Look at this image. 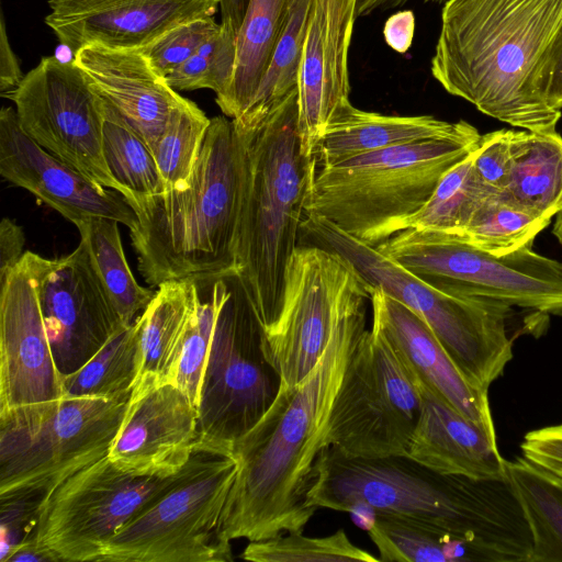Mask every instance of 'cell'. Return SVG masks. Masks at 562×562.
Returning <instances> with one entry per match:
<instances>
[{
  "label": "cell",
  "instance_id": "1",
  "mask_svg": "<svg viewBox=\"0 0 562 562\" xmlns=\"http://www.w3.org/2000/svg\"><path fill=\"white\" fill-rule=\"evenodd\" d=\"M367 302L341 319L312 371L294 386L281 384L268 411L234 443L238 472L221 521L227 540L302 532L315 515L306 507V494L314 463L328 446L347 366L368 330Z\"/></svg>",
  "mask_w": 562,
  "mask_h": 562
},
{
  "label": "cell",
  "instance_id": "2",
  "mask_svg": "<svg viewBox=\"0 0 562 562\" xmlns=\"http://www.w3.org/2000/svg\"><path fill=\"white\" fill-rule=\"evenodd\" d=\"M562 46V0H448L430 59L434 79L480 112L555 132L544 86Z\"/></svg>",
  "mask_w": 562,
  "mask_h": 562
},
{
  "label": "cell",
  "instance_id": "3",
  "mask_svg": "<svg viewBox=\"0 0 562 562\" xmlns=\"http://www.w3.org/2000/svg\"><path fill=\"white\" fill-rule=\"evenodd\" d=\"M306 507L416 521L464 542L473 560L512 561L527 535L507 480L445 475L408 456L349 458L331 446L314 463Z\"/></svg>",
  "mask_w": 562,
  "mask_h": 562
},
{
  "label": "cell",
  "instance_id": "4",
  "mask_svg": "<svg viewBox=\"0 0 562 562\" xmlns=\"http://www.w3.org/2000/svg\"><path fill=\"white\" fill-rule=\"evenodd\" d=\"M244 172L239 132L215 116L184 186L125 199L137 216L130 236L147 284L236 271Z\"/></svg>",
  "mask_w": 562,
  "mask_h": 562
},
{
  "label": "cell",
  "instance_id": "5",
  "mask_svg": "<svg viewBox=\"0 0 562 562\" xmlns=\"http://www.w3.org/2000/svg\"><path fill=\"white\" fill-rule=\"evenodd\" d=\"M297 115L295 89L257 125L234 124L245 153L236 272L262 330L271 326L281 307L315 171L313 157L305 156L301 147Z\"/></svg>",
  "mask_w": 562,
  "mask_h": 562
},
{
  "label": "cell",
  "instance_id": "6",
  "mask_svg": "<svg viewBox=\"0 0 562 562\" xmlns=\"http://www.w3.org/2000/svg\"><path fill=\"white\" fill-rule=\"evenodd\" d=\"M472 124L441 138L387 147L315 169L305 214L373 247L406 229L440 179L479 145Z\"/></svg>",
  "mask_w": 562,
  "mask_h": 562
},
{
  "label": "cell",
  "instance_id": "7",
  "mask_svg": "<svg viewBox=\"0 0 562 562\" xmlns=\"http://www.w3.org/2000/svg\"><path fill=\"white\" fill-rule=\"evenodd\" d=\"M301 233L347 258L371 286L402 302L430 327L457 368L475 386L488 390L513 359L508 305L440 291L376 247L305 214ZM317 244V245H318Z\"/></svg>",
  "mask_w": 562,
  "mask_h": 562
},
{
  "label": "cell",
  "instance_id": "8",
  "mask_svg": "<svg viewBox=\"0 0 562 562\" xmlns=\"http://www.w3.org/2000/svg\"><path fill=\"white\" fill-rule=\"evenodd\" d=\"M238 472L233 449L198 440L172 484L120 529L99 562H228L222 514Z\"/></svg>",
  "mask_w": 562,
  "mask_h": 562
},
{
  "label": "cell",
  "instance_id": "9",
  "mask_svg": "<svg viewBox=\"0 0 562 562\" xmlns=\"http://www.w3.org/2000/svg\"><path fill=\"white\" fill-rule=\"evenodd\" d=\"M130 394L64 395L0 412V496L21 491L47 494L106 457Z\"/></svg>",
  "mask_w": 562,
  "mask_h": 562
},
{
  "label": "cell",
  "instance_id": "10",
  "mask_svg": "<svg viewBox=\"0 0 562 562\" xmlns=\"http://www.w3.org/2000/svg\"><path fill=\"white\" fill-rule=\"evenodd\" d=\"M376 248L446 293L562 315V262L531 246L495 256L457 235L407 228Z\"/></svg>",
  "mask_w": 562,
  "mask_h": 562
},
{
  "label": "cell",
  "instance_id": "11",
  "mask_svg": "<svg viewBox=\"0 0 562 562\" xmlns=\"http://www.w3.org/2000/svg\"><path fill=\"white\" fill-rule=\"evenodd\" d=\"M258 324L236 271L220 274L217 314L199 401V438L227 446L250 430L281 380L261 348Z\"/></svg>",
  "mask_w": 562,
  "mask_h": 562
},
{
  "label": "cell",
  "instance_id": "12",
  "mask_svg": "<svg viewBox=\"0 0 562 562\" xmlns=\"http://www.w3.org/2000/svg\"><path fill=\"white\" fill-rule=\"evenodd\" d=\"M366 301L369 284L347 258L317 244L299 245L288 266L279 314L261 333L263 355L281 384H299L341 319Z\"/></svg>",
  "mask_w": 562,
  "mask_h": 562
},
{
  "label": "cell",
  "instance_id": "13",
  "mask_svg": "<svg viewBox=\"0 0 562 562\" xmlns=\"http://www.w3.org/2000/svg\"><path fill=\"white\" fill-rule=\"evenodd\" d=\"M422 411L416 378L372 325L347 366L328 446L349 458L407 456Z\"/></svg>",
  "mask_w": 562,
  "mask_h": 562
},
{
  "label": "cell",
  "instance_id": "14",
  "mask_svg": "<svg viewBox=\"0 0 562 562\" xmlns=\"http://www.w3.org/2000/svg\"><path fill=\"white\" fill-rule=\"evenodd\" d=\"M117 468L108 456L44 495L34 539L58 561H100L113 536L146 510L173 482Z\"/></svg>",
  "mask_w": 562,
  "mask_h": 562
},
{
  "label": "cell",
  "instance_id": "15",
  "mask_svg": "<svg viewBox=\"0 0 562 562\" xmlns=\"http://www.w3.org/2000/svg\"><path fill=\"white\" fill-rule=\"evenodd\" d=\"M1 97L14 103L22 131L40 146L125 195L104 159L101 99L72 60L42 57L15 89Z\"/></svg>",
  "mask_w": 562,
  "mask_h": 562
},
{
  "label": "cell",
  "instance_id": "16",
  "mask_svg": "<svg viewBox=\"0 0 562 562\" xmlns=\"http://www.w3.org/2000/svg\"><path fill=\"white\" fill-rule=\"evenodd\" d=\"M40 257L25 251L0 282V412L64 396L38 299Z\"/></svg>",
  "mask_w": 562,
  "mask_h": 562
},
{
  "label": "cell",
  "instance_id": "17",
  "mask_svg": "<svg viewBox=\"0 0 562 562\" xmlns=\"http://www.w3.org/2000/svg\"><path fill=\"white\" fill-rule=\"evenodd\" d=\"M41 310L63 378L81 368L123 326L105 297L79 243L58 259L40 257Z\"/></svg>",
  "mask_w": 562,
  "mask_h": 562
},
{
  "label": "cell",
  "instance_id": "18",
  "mask_svg": "<svg viewBox=\"0 0 562 562\" xmlns=\"http://www.w3.org/2000/svg\"><path fill=\"white\" fill-rule=\"evenodd\" d=\"M199 440V411L168 381L135 382L108 458L140 475H171L189 460Z\"/></svg>",
  "mask_w": 562,
  "mask_h": 562
},
{
  "label": "cell",
  "instance_id": "19",
  "mask_svg": "<svg viewBox=\"0 0 562 562\" xmlns=\"http://www.w3.org/2000/svg\"><path fill=\"white\" fill-rule=\"evenodd\" d=\"M0 173L76 226L93 216L115 220L128 229L137 224L134 210L121 193L94 182L40 146L22 131L12 106L0 111Z\"/></svg>",
  "mask_w": 562,
  "mask_h": 562
},
{
  "label": "cell",
  "instance_id": "20",
  "mask_svg": "<svg viewBox=\"0 0 562 562\" xmlns=\"http://www.w3.org/2000/svg\"><path fill=\"white\" fill-rule=\"evenodd\" d=\"M357 0H311L297 82V132L305 156L349 103L348 54Z\"/></svg>",
  "mask_w": 562,
  "mask_h": 562
},
{
  "label": "cell",
  "instance_id": "21",
  "mask_svg": "<svg viewBox=\"0 0 562 562\" xmlns=\"http://www.w3.org/2000/svg\"><path fill=\"white\" fill-rule=\"evenodd\" d=\"M45 24L75 54L89 44L142 48L182 23L214 16L220 0H48Z\"/></svg>",
  "mask_w": 562,
  "mask_h": 562
},
{
  "label": "cell",
  "instance_id": "22",
  "mask_svg": "<svg viewBox=\"0 0 562 562\" xmlns=\"http://www.w3.org/2000/svg\"><path fill=\"white\" fill-rule=\"evenodd\" d=\"M72 55L93 92L121 114L153 154L171 112L186 98L140 48L94 43Z\"/></svg>",
  "mask_w": 562,
  "mask_h": 562
},
{
  "label": "cell",
  "instance_id": "23",
  "mask_svg": "<svg viewBox=\"0 0 562 562\" xmlns=\"http://www.w3.org/2000/svg\"><path fill=\"white\" fill-rule=\"evenodd\" d=\"M369 292L372 325L413 375L460 414L496 436L488 391L464 376L422 317L379 288L369 285Z\"/></svg>",
  "mask_w": 562,
  "mask_h": 562
},
{
  "label": "cell",
  "instance_id": "24",
  "mask_svg": "<svg viewBox=\"0 0 562 562\" xmlns=\"http://www.w3.org/2000/svg\"><path fill=\"white\" fill-rule=\"evenodd\" d=\"M417 380V379H416ZM422 411L408 457L445 475L506 480L496 436L470 420L417 380Z\"/></svg>",
  "mask_w": 562,
  "mask_h": 562
},
{
  "label": "cell",
  "instance_id": "25",
  "mask_svg": "<svg viewBox=\"0 0 562 562\" xmlns=\"http://www.w3.org/2000/svg\"><path fill=\"white\" fill-rule=\"evenodd\" d=\"M471 124L432 115H385L355 108L350 102L336 112L314 151L315 169L325 168L387 147L449 137Z\"/></svg>",
  "mask_w": 562,
  "mask_h": 562
},
{
  "label": "cell",
  "instance_id": "26",
  "mask_svg": "<svg viewBox=\"0 0 562 562\" xmlns=\"http://www.w3.org/2000/svg\"><path fill=\"white\" fill-rule=\"evenodd\" d=\"M510 171L504 192L526 209L552 218L562 211V136L510 130Z\"/></svg>",
  "mask_w": 562,
  "mask_h": 562
},
{
  "label": "cell",
  "instance_id": "27",
  "mask_svg": "<svg viewBox=\"0 0 562 562\" xmlns=\"http://www.w3.org/2000/svg\"><path fill=\"white\" fill-rule=\"evenodd\" d=\"M294 0H249L237 34L236 68L226 97L217 102L225 116L248 109L282 34Z\"/></svg>",
  "mask_w": 562,
  "mask_h": 562
},
{
  "label": "cell",
  "instance_id": "28",
  "mask_svg": "<svg viewBox=\"0 0 562 562\" xmlns=\"http://www.w3.org/2000/svg\"><path fill=\"white\" fill-rule=\"evenodd\" d=\"M90 266L123 326L132 325L148 306L155 291L136 281L124 254L119 222L89 217L76 226Z\"/></svg>",
  "mask_w": 562,
  "mask_h": 562
},
{
  "label": "cell",
  "instance_id": "29",
  "mask_svg": "<svg viewBox=\"0 0 562 562\" xmlns=\"http://www.w3.org/2000/svg\"><path fill=\"white\" fill-rule=\"evenodd\" d=\"M193 303L194 285L191 279L167 281L158 286L148 306L136 318L139 339L136 381L143 376L166 381L175 363Z\"/></svg>",
  "mask_w": 562,
  "mask_h": 562
},
{
  "label": "cell",
  "instance_id": "30",
  "mask_svg": "<svg viewBox=\"0 0 562 562\" xmlns=\"http://www.w3.org/2000/svg\"><path fill=\"white\" fill-rule=\"evenodd\" d=\"M506 479L530 530L531 562H562V479L522 456L507 460Z\"/></svg>",
  "mask_w": 562,
  "mask_h": 562
},
{
  "label": "cell",
  "instance_id": "31",
  "mask_svg": "<svg viewBox=\"0 0 562 562\" xmlns=\"http://www.w3.org/2000/svg\"><path fill=\"white\" fill-rule=\"evenodd\" d=\"M310 8L311 0L293 1L282 34L248 109L240 117L232 120L235 125H257L297 89Z\"/></svg>",
  "mask_w": 562,
  "mask_h": 562
},
{
  "label": "cell",
  "instance_id": "32",
  "mask_svg": "<svg viewBox=\"0 0 562 562\" xmlns=\"http://www.w3.org/2000/svg\"><path fill=\"white\" fill-rule=\"evenodd\" d=\"M139 369L138 324L115 331L76 372L64 378L65 396L114 397L132 391Z\"/></svg>",
  "mask_w": 562,
  "mask_h": 562
},
{
  "label": "cell",
  "instance_id": "33",
  "mask_svg": "<svg viewBox=\"0 0 562 562\" xmlns=\"http://www.w3.org/2000/svg\"><path fill=\"white\" fill-rule=\"evenodd\" d=\"M191 280L194 285V303L175 363L166 381L182 390L199 408L218 307L220 274L202 276Z\"/></svg>",
  "mask_w": 562,
  "mask_h": 562
},
{
  "label": "cell",
  "instance_id": "34",
  "mask_svg": "<svg viewBox=\"0 0 562 562\" xmlns=\"http://www.w3.org/2000/svg\"><path fill=\"white\" fill-rule=\"evenodd\" d=\"M101 112L104 159L113 178L125 190L124 198L164 192L166 188L148 146L121 114L102 99Z\"/></svg>",
  "mask_w": 562,
  "mask_h": 562
},
{
  "label": "cell",
  "instance_id": "35",
  "mask_svg": "<svg viewBox=\"0 0 562 562\" xmlns=\"http://www.w3.org/2000/svg\"><path fill=\"white\" fill-rule=\"evenodd\" d=\"M474 150L440 179L427 203L408 221L406 229H431L457 236L462 234L485 200L496 194L475 175Z\"/></svg>",
  "mask_w": 562,
  "mask_h": 562
},
{
  "label": "cell",
  "instance_id": "36",
  "mask_svg": "<svg viewBox=\"0 0 562 562\" xmlns=\"http://www.w3.org/2000/svg\"><path fill=\"white\" fill-rule=\"evenodd\" d=\"M550 222L499 192L485 200L459 237L488 254L505 256L531 246Z\"/></svg>",
  "mask_w": 562,
  "mask_h": 562
},
{
  "label": "cell",
  "instance_id": "37",
  "mask_svg": "<svg viewBox=\"0 0 562 562\" xmlns=\"http://www.w3.org/2000/svg\"><path fill=\"white\" fill-rule=\"evenodd\" d=\"M368 532L383 562L473 561L464 542L408 519L375 515Z\"/></svg>",
  "mask_w": 562,
  "mask_h": 562
},
{
  "label": "cell",
  "instance_id": "38",
  "mask_svg": "<svg viewBox=\"0 0 562 562\" xmlns=\"http://www.w3.org/2000/svg\"><path fill=\"white\" fill-rule=\"evenodd\" d=\"M210 123L211 119L187 98L171 112L153 153L166 190L188 182Z\"/></svg>",
  "mask_w": 562,
  "mask_h": 562
},
{
  "label": "cell",
  "instance_id": "39",
  "mask_svg": "<svg viewBox=\"0 0 562 562\" xmlns=\"http://www.w3.org/2000/svg\"><path fill=\"white\" fill-rule=\"evenodd\" d=\"M254 562H378L368 551L351 542L344 529L325 537H306L302 532L249 541L240 554Z\"/></svg>",
  "mask_w": 562,
  "mask_h": 562
},
{
  "label": "cell",
  "instance_id": "40",
  "mask_svg": "<svg viewBox=\"0 0 562 562\" xmlns=\"http://www.w3.org/2000/svg\"><path fill=\"white\" fill-rule=\"evenodd\" d=\"M237 34L223 26L182 65L166 77L176 91L210 89L222 101L234 79Z\"/></svg>",
  "mask_w": 562,
  "mask_h": 562
},
{
  "label": "cell",
  "instance_id": "41",
  "mask_svg": "<svg viewBox=\"0 0 562 562\" xmlns=\"http://www.w3.org/2000/svg\"><path fill=\"white\" fill-rule=\"evenodd\" d=\"M220 29L214 16L195 19L168 30L140 49L166 78Z\"/></svg>",
  "mask_w": 562,
  "mask_h": 562
},
{
  "label": "cell",
  "instance_id": "42",
  "mask_svg": "<svg viewBox=\"0 0 562 562\" xmlns=\"http://www.w3.org/2000/svg\"><path fill=\"white\" fill-rule=\"evenodd\" d=\"M45 493L21 491L0 496V560L5 562L10 553L25 540L34 537L38 510Z\"/></svg>",
  "mask_w": 562,
  "mask_h": 562
},
{
  "label": "cell",
  "instance_id": "43",
  "mask_svg": "<svg viewBox=\"0 0 562 562\" xmlns=\"http://www.w3.org/2000/svg\"><path fill=\"white\" fill-rule=\"evenodd\" d=\"M510 161V130H498L481 136L473 153V169L479 180L490 191H504L509 177Z\"/></svg>",
  "mask_w": 562,
  "mask_h": 562
},
{
  "label": "cell",
  "instance_id": "44",
  "mask_svg": "<svg viewBox=\"0 0 562 562\" xmlns=\"http://www.w3.org/2000/svg\"><path fill=\"white\" fill-rule=\"evenodd\" d=\"M519 447L526 460L562 479V423L528 431Z\"/></svg>",
  "mask_w": 562,
  "mask_h": 562
},
{
  "label": "cell",
  "instance_id": "45",
  "mask_svg": "<svg viewBox=\"0 0 562 562\" xmlns=\"http://www.w3.org/2000/svg\"><path fill=\"white\" fill-rule=\"evenodd\" d=\"M25 236L12 220L3 217L0 223V282L16 267L24 255Z\"/></svg>",
  "mask_w": 562,
  "mask_h": 562
},
{
  "label": "cell",
  "instance_id": "46",
  "mask_svg": "<svg viewBox=\"0 0 562 562\" xmlns=\"http://www.w3.org/2000/svg\"><path fill=\"white\" fill-rule=\"evenodd\" d=\"M20 60L13 50L3 12L0 18V93L1 95L15 89L24 78Z\"/></svg>",
  "mask_w": 562,
  "mask_h": 562
},
{
  "label": "cell",
  "instance_id": "47",
  "mask_svg": "<svg viewBox=\"0 0 562 562\" xmlns=\"http://www.w3.org/2000/svg\"><path fill=\"white\" fill-rule=\"evenodd\" d=\"M415 22V15L409 10L392 14L386 20L383 29L386 44L400 54L406 53L414 38Z\"/></svg>",
  "mask_w": 562,
  "mask_h": 562
},
{
  "label": "cell",
  "instance_id": "48",
  "mask_svg": "<svg viewBox=\"0 0 562 562\" xmlns=\"http://www.w3.org/2000/svg\"><path fill=\"white\" fill-rule=\"evenodd\" d=\"M544 99L550 108L562 110V46L550 68L544 86Z\"/></svg>",
  "mask_w": 562,
  "mask_h": 562
},
{
  "label": "cell",
  "instance_id": "49",
  "mask_svg": "<svg viewBox=\"0 0 562 562\" xmlns=\"http://www.w3.org/2000/svg\"><path fill=\"white\" fill-rule=\"evenodd\" d=\"M58 561L50 552L42 549L35 542L34 537L25 540L16 547L5 562H46Z\"/></svg>",
  "mask_w": 562,
  "mask_h": 562
},
{
  "label": "cell",
  "instance_id": "50",
  "mask_svg": "<svg viewBox=\"0 0 562 562\" xmlns=\"http://www.w3.org/2000/svg\"><path fill=\"white\" fill-rule=\"evenodd\" d=\"M248 2L249 0H220V23L238 34Z\"/></svg>",
  "mask_w": 562,
  "mask_h": 562
},
{
  "label": "cell",
  "instance_id": "51",
  "mask_svg": "<svg viewBox=\"0 0 562 562\" xmlns=\"http://www.w3.org/2000/svg\"><path fill=\"white\" fill-rule=\"evenodd\" d=\"M412 0H357V18L367 16L379 11H387L405 5ZM448 0H424L426 3L445 4Z\"/></svg>",
  "mask_w": 562,
  "mask_h": 562
},
{
  "label": "cell",
  "instance_id": "52",
  "mask_svg": "<svg viewBox=\"0 0 562 562\" xmlns=\"http://www.w3.org/2000/svg\"><path fill=\"white\" fill-rule=\"evenodd\" d=\"M552 234L557 240L562 244V211L555 215Z\"/></svg>",
  "mask_w": 562,
  "mask_h": 562
},
{
  "label": "cell",
  "instance_id": "53",
  "mask_svg": "<svg viewBox=\"0 0 562 562\" xmlns=\"http://www.w3.org/2000/svg\"><path fill=\"white\" fill-rule=\"evenodd\" d=\"M561 479V477H560Z\"/></svg>",
  "mask_w": 562,
  "mask_h": 562
}]
</instances>
